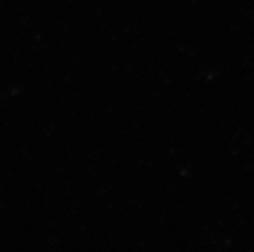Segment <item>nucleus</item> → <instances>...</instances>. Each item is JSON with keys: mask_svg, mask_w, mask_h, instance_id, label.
Masks as SVG:
<instances>
[]
</instances>
